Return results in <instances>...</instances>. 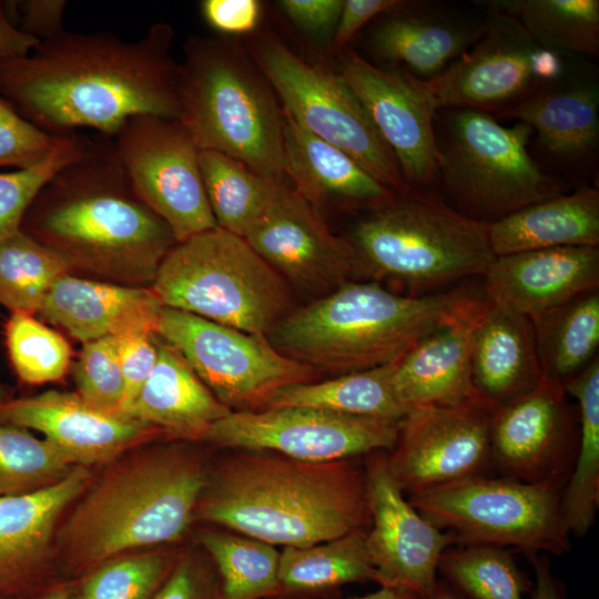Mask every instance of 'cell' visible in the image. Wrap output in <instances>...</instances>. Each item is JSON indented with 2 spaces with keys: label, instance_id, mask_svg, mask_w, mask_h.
Instances as JSON below:
<instances>
[{
  "label": "cell",
  "instance_id": "1",
  "mask_svg": "<svg viewBox=\"0 0 599 599\" xmlns=\"http://www.w3.org/2000/svg\"><path fill=\"white\" fill-rule=\"evenodd\" d=\"M173 38L166 23L130 42L65 30L24 58L0 60V97L55 136L88 128L112 138L135 115L180 119Z\"/></svg>",
  "mask_w": 599,
  "mask_h": 599
},
{
  "label": "cell",
  "instance_id": "2",
  "mask_svg": "<svg viewBox=\"0 0 599 599\" xmlns=\"http://www.w3.org/2000/svg\"><path fill=\"white\" fill-rule=\"evenodd\" d=\"M194 518L283 547L367 531L364 458L312 463L236 449L209 467Z\"/></svg>",
  "mask_w": 599,
  "mask_h": 599
},
{
  "label": "cell",
  "instance_id": "3",
  "mask_svg": "<svg viewBox=\"0 0 599 599\" xmlns=\"http://www.w3.org/2000/svg\"><path fill=\"white\" fill-rule=\"evenodd\" d=\"M22 230L71 260L140 268L152 276L176 241L135 194L112 139L87 136L83 151L44 184ZM153 281V280H152Z\"/></svg>",
  "mask_w": 599,
  "mask_h": 599
},
{
  "label": "cell",
  "instance_id": "4",
  "mask_svg": "<svg viewBox=\"0 0 599 599\" xmlns=\"http://www.w3.org/2000/svg\"><path fill=\"white\" fill-rule=\"evenodd\" d=\"M485 294L459 287L412 297L345 282L291 309L267 339L315 373L343 375L396 363L420 339L475 309Z\"/></svg>",
  "mask_w": 599,
  "mask_h": 599
},
{
  "label": "cell",
  "instance_id": "5",
  "mask_svg": "<svg viewBox=\"0 0 599 599\" xmlns=\"http://www.w3.org/2000/svg\"><path fill=\"white\" fill-rule=\"evenodd\" d=\"M209 467L180 445L122 461L79 502L59 548L72 566L88 568L129 549L179 541L195 517Z\"/></svg>",
  "mask_w": 599,
  "mask_h": 599
},
{
  "label": "cell",
  "instance_id": "6",
  "mask_svg": "<svg viewBox=\"0 0 599 599\" xmlns=\"http://www.w3.org/2000/svg\"><path fill=\"white\" fill-rule=\"evenodd\" d=\"M179 98L180 120L200 151L221 152L282 182L286 175L283 112L264 74L234 44L189 39L180 65Z\"/></svg>",
  "mask_w": 599,
  "mask_h": 599
},
{
  "label": "cell",
  "instance_id": "7",
  "mask_svg": "<svg viewBox=\"0 0 599 599\" xmlns=\"http://www.w3.org/2000/svg\"><path fill=\"white\" fill-rule=\"evenodd\" d=\"M435 191L461 214L490 224L519 209L566 193L531 154L532 130L502 125L471 109H439L434 121Z\"/></svg>",
  "mask_w": 599,
  "mask_h": 599
},
{
  "label": "cell",
  "instance_id": "8",
  "mask_svg": "<svg viewBox=\"0 0 599 599\" xmlns=\"http://www.w3.org/2000/svg\"><path fill=\"white\" fill-rule=\"evenodd\" d=\"M347 240L357 265L419 286L484 276L496 258L489 224L456 211L436 191L408 189L370 207Z\"/></svg>",
  "mask_w": 599,
  "mask_h": 599
},
{
  "label": "cell",
  "instance_id": "9",
  "mask_svg": "<svg viewBox=\"0 0 599 599\" xmlns=\"http://www.w3.org/2000/svg\"><path fill=\"white\" fill-rule=\"evenodd\" d=\"M152 291L164 307L256 335L267 336L291 311L285 280L244 237L220 227L175 243Z\"/></svg>",
  "mask_w": 599,
  "mask_h": 599
},
{
  "label": "cell",
  "instance_id": "10",
  "mask_svg": "<svg viewBox=\"0 0 599 599\" xmlns=\"http://www.w3.org/2000/svg\"><path fill=\"white\" fill-rule=\"evenodd\" d=\"M562 489L486 475L406 497L426 520L451 534L455 545L514 549L529 559L542 551L561 556L571 549Z\"/></svg>",
  "mask_w": 599,
  "mask_h": 599
},
{
  "label": "cell",
  "instance_id": "11",
  "mask_svg": "<svg viewBox=\"0 0 599 599\" xmlns=\"http://www.w3.org/2000/svg\"><path fill=\"white\" fill-rule=\"evenodd\" d=\"M255 59L284 112L301 126L347 153L393 192L408 190L393 152L338 72L304 61L276 40H261Z\"/></svg>",
  "mask_w": 599,
  "mask_h": 599
},
{
  "label": "cell",
  "instance_id": "12",
  "mask_svg": "<svg viewBox=\"0 0 599 599\" xmlns=\"http://www.w3.org/2000/svg\"><path fill=\"white\" fill-rule=\"evenodd\" d=\"M177 351L211 393L232 412L262 410L290 385L309 383L317 373L250 334L162 306L155 328Z\"/></svg>",
  "mask_w": 599,
  "mask_h": 599
},
{
  "label": "cell",
  "instance_id": "13",
  "mask_svg": "<svg viewBox=\"0 0 599 599\" xmlns=\"http://www.w3.org/2000/svg\"><path fill=\"white\" fill-rule=\"evenodd\" d=\"M484 12L485 27L476 41L427 82L437 110L471 109L497 118L559 77L573 59L540 47L512 17L486 8Z\"/></svg>",
  "mask_w": 599,
  "mask_h": 599
},
{
  "label": "cell",
  "instance_id": "14",
  "mask_svg": "<svg viewBox=\"0 0 599 599\" xmlns=\"http://www.w3.org/2000/svg\"><path fill=\"white\" fill-rule=\"evenodd\" d=\"M111 139L135 194L176 243L217 227L201 176L200 150L180 119L135 115Z\"/></svg>",
  "mask_w": 599,
  "mask_h": 599
},
{
  "label": "cell",
  "instance_id": "15",
  "mask_svg": "<svg viewBox=\"0 0 599 599\" xmlns=\"http://www.w3.org/2000/svg\"><path fill=\"white\" fill-rule=\"evenodd\" d=\"M400 423L312 407L231 412L212 426L204 441L326 463L389 451Z\"/></svg>",
  "mask_w": 599,
  "mask_h": 599
},
{
  "label": "cell",
  "instance_id": "16",
  "mask_svg": "<svg viewBox=\"0 0 599 599\" xmlns=\"http://www.w3.org/2000/svg\"><path fill=\"white\" fill-rule=\"evenodd\" d=\"M496 406L480 397L455 406L410 409L387 453L406 496L491 471L490 428Z\"/></svg>",
  "mask_w": 599,
  "mask_h": 599
},
{
  "label": "cell",
  "instance_id": "17",
  "mask_svg": "<svg viewBox=\"0 0 599 599\" xmlns=\"http://www.w3.org/2000/svg\"><path fill=\"white\" fill-rule=\"evenodd\" d=\"M573 416L564 385L546 376L497 406L490 428L493 474L565 487L579 439Z\"/></svg>",
  "mask_w": 599,
  "mask_h": 599
},
{
  "label": "cell",
  "instance_id": "18",
  "mask_svg": "<svg viewBox=\"0 0 599 599\" xmlns=\"http://www.w3.org/2000/svg\"><path fill=\"white\" fill-rule=\"evenodd\" d=\"M364 465L372 516L366 545L375 581L423 599L436 588L440 557L455 539L408 501L390 473L387 451L366 455Z\"/></svg>",
  "mask_w": 599,
  "mask_h": 599
},
{
  "label": "cell",
  "instance_id": "19",
  "mask_svg": "<svg viewBox=\"0 0 599 599\" xmlns=\"http://www.w3.org/2000/svg\"><path fill=\"white\" fill-rule=\"evenodd\" d=\"M337 72L357 95L413 190L435 191L437 111L427 82L345 50Z\"/></svg>",
  "mask_w": 599,
  "mask_h": 599
},
{
  "label": "cell",
  "instance_id": "20",
  "mask_svg": "<svg viewBox=\"0 0 599 599\" xmlns=\"http://www.w3.org/2000/svg\"><path fill=\"white\" fill-rule=\"evenodd\" d=\"M496 119L527 124L551 170L578 186L597 174L599 78L592 61L571 59L559 77Z\"/></svg>",
  "mask_w": 599,
  "mask_h": 599
},
{
  "label": "cell",
  "instance_id": "21",
  "mask_svg": "<svg viewBox=\"0 0 599 599\" xmlns=\"http://www.w3.org/2000/svg\"><path fill=\"white\" fill-rule=\"evenodd\" d=\"M244 238L284 280L311 292H332L357 266L348 240L295 189L284 186Z\"/></svg>",
  "mask_w": 599,
  "mask_h": 599
},
{
  "label": "cell",
  "instance_id": "22",
  "mask_svg": "<svg viewBox=\"0 0 599 599\" xmlns=\"http://www.w3.org/2000/svg\"><path fill=\"white\" fill-rule=\"evenodd\" d=\"M485 13V12H484ZM377 21L367 47L384 69L429 82L441 75L481 33L486 13L437 1H400Z\"/></svg>",
  "mask_w": 599,
  "mask_h": 599
},
{
  "label": "cell",
  "instance_id": "23",
  "mask_svg": "<svg viewBox=\"0 0 599 599\" xmlns=\"http://www.w3.org/2000/svg\"><path fill=\"white\" fill-rule=\"evenodd\" d=\"M0 422L40 432L75 466L113 460L159 433L119 413L100 409L78 394L48 390L0 404Z\"/></svg>",
  "mask_w": 599,
  "mask_h": 599
},
{
  "label": "cell",
  "instance_id": "24",
  "mask_svg": "<svg viewBox=\"0 0 599 599\" xmlns=\"http://www.w3.org/2000/svg\"><path fill=\"white\" fill-rule=\"evenodd\" d=\"M484 278L489 302L532 319L598 290L599 247L561 246L496 256Z\"/></svg>",
  "mask_w": 599,
  "mask_h": 599
},
{
  "label": "cell",
  "instance_id": "25",
  "mask_svg": "<svg viewBox=\"0 0 599 599\" xmlns=\"http://www.w3.org/2000/svg\"><path fill=\"white\" fill-rule=\"evenodd\" d=\"M488 304L486 298L464 317L430 333L395 363L394 388L407 412L455 406L478 397L471 377V352L475 331Z\"/></svg>",
  "mask_w": 599,
  "mask_h": 599
},
{
  "label": "cell",
  "instance_id": "26",
  "mask_svg": "<svg viewBox=\"0 0 599 599\" xmlns=\"http://www.w3.org/2000/svg\"><path fill=\"white\" fill-rule=\"evenodd\" d=\"M162 304L152 290L64 274L39 311L83 344L134 332L155 333Z\"/></svg>",
  "mask_w": 599,
  "mask_h": 599
},
{
  "label": "cell",
  "instance_id": "27",
  "mask_svg": "<svg viewBox=\"0 0 599 599\" xmlns=\"http://www.w3.org/2000/svg\"><path fill=\"white\" fill-rule=\"evenodd\" d=\"M231 412L177 351L158 339V359L151 375L120 414L175 438L204 441L212 426Z\"/></svg>",
  "mask_w": 599,
  "mask_h": 599
},
{
  "label": "cell",
  "instance_id": "28",
  "mask_svg": "<svg viewBox=\"0 0 599 599\" xmlns=\"http://www.w3.org/2000/svg\"><path fill=\"white\" fill-rule=\"evenodd\" d=\"M542 376L531 321L489 302L473 342L477 396L497 407L535 387Z\"/></svg>",
  "mask_w": 599,
  "mask_h": 599
},
{
  "label": "cell",
  "instance_id": "29",
  "mask_svg": "<svg viewBox=\"0 0 599 599\" xmlns=\"http://www.w3.org/2000/svg\"><path fill=\"white\" fill-rule=\"evenodd\" d=\"M91 481L85 466H74L45 487L0 496V587L31 573L49 552L62 511Z\"/></svg>",
  "mask_w": 599,
  "mask_h": 599
},
{
  "label": "cell",
  "instance_id": "30",
  "mask_svg": "<svg viewBox=\"0 0 599 599\" xmlns=\"http://www.w3.org/2000/svg\"><path fill=\"white\" fill-rule=\"evenodd\" d=\"M285 172L311 201L374 207L397 193L372 176L352 156L321 140L283 111Z\"/></svg>",
  "mask_w": 599,
  "mask_h": 599
},
{
  "label": "cell",
  "instance_id": "31",
  "mask_svg": "<svg viewBox=\"0 0 599 599\" xmlns=\"http://www.w3.org/2000/svg\"><path fill=\"white\" fill-rule=\"evenodd\" d=\"M496 256L561 246L599 247V191L593 185L530 204L489 224Z\"/></svg>",
  "mask_w": 599,
  "mask_h": 599
},
{
  "label": "cell",
  "instance_id": "32",
  "mask_svg": "<svg viewBox=\"0 0 599 599\" xmlns=\"http://www.w3.org/2000/svg\"><path fill=\"white\" fill-rule=\"evenodd\" d=\"M366 532L353 531L305 547H283L278 598L307 599L347 583L375 581Z\"/></svg>",
  "mask_w": 599,
  "mask_h": 599
},
{
  "label": "cell",
  "instance_id": "33",
  "mask_svg": "<svg viewBox=\"0 0 599 599\" xmlns=\"http://www.w3.org/2000/svg\"><path fill=\"white\" fill-rule=\"evenodd\" d=\"M394 370L395 363L322 382L290 385L277 390L264 409L312 407L400 423L408 412L395 393Z\"/></svg>",
  "mask_w": 599,
  "mask_h": 599
},
{
  "label": "cell",
  "instance_id": "34",
  "mask_svg": "<svg viewBox=\"0 0 599 599\" xmlns=\"http://www.w3.org/2000/svg\"><path fill=\"white\" fill-rule=\"evenodd\" d=\"M579 405V439L571 474L562 489L561 510L570 535L583 537L599 507V358L564 383Z\"/></svg>",
  "mask_w": 599,
  "mask_h": 599
},
{
  "label": "cell",
  "instance_id": "35",
  "mask_svg": "<svg viewBox=\"0 0 599 599\" xmlns=\"http://www.w3.org/2000/svg\"><path fill=\"white\" fill-rule=\"evenodd\" d=\"M478 6L516 19L542 48L588 61L599 55L598 0H493Z\"/></svg>",
  "mask_w": 599,
  "mask_h": 599
},
{
  "label": "cell",
  "instance_id": "36",
  "mask_svg": "<svg viewBox=\"0 0 599 599\" xmlns=\"http://www.w3.org/2000/svg\"><path fill=\"white\" fill-rule=\"evenodd\" d=\"M530 321L544 376L564 385L598 356V290L576 296Z\"/></svg>",
  "mask_w": 599,
  "mask_h": 599
},
{
  "label": "cell",
  "instance_id": "37",
  "mask_svg": "<svg viewBox=\"0 0 599 599\" xmlns=\"http://www.w3.org/2000/svg\"><path fill=\"white\" fill-rule=\"evenodd\" d=\"M201 176L217 227L244 237L284 187L221 152H199Z\"/></svg>",
  "mask_w": 599,
  "mask_h": 599
},
{
  "label": "cell",
  "instance_id": "38",
  "mask_svg": "<svg viewBox=\"0 0 599 599\" xmlns=\"http://www.w3.org/2000/svg\"><path fill=\"white\" fill-rule=\"evenodd\" d=\"M200 545L220 579L222 599H277L280 551L229 529H202Z\"/></svg>",
  "mask_w": 599,
  "mask_h": 599
},
{
  "label": "cell",
  "instance_id": "39",
  "mask_svg": "<svg viewBox=\"0 0 599 599\" xmlns=\"http://www.w3.org/2000/svg\"><path fill=\"white\" fill-rule=\"evenodd\" d=\"M70 261L21 229L0 238V305L12 313L39 312Z\"/></svg>",
  "mask_w": 599,
  "mask_h": 599
},
{
  "label": "cell",
  "instance_id": "40",
  "mask_svg": "<svg viewBox=\"0 0 599 599\" xmlns=\"http://www.w3.org/2000/svg\"><path fill=\"white\" fill-rule=\"evenodd\" d=\"M438 572L463 599H524L531 588L512 551L483 545H451L441 555Z\"/></svg>",
  "mask_w": 599,
  "mask_h": 599
},
{
  "label": "cell",
  "instance_id": "41",
  "mask_svg": "<svg viewBox=\"0 0 599 599\" xmlns=\"http://www.w3.org/2000/svg\"><path fill=\"white\" fill-rule=\"evenodd\" d=\"M71 460L27 428L0 422V496L29 493L65 477Z\"/></svg>",
  "mask_w": 599,
  "mask_h": 599
},
{
  "label": "cell",
  "instance_id": "42",
  "mask_svg": "<svg viewBox=\"0 0 599 599\" xmlns=\"http://www.w3.org/2000/svg\"><path fill=\"white\" fill-rule=\"evenodd\" d=\"M6 343L14 370L26 383L59 380L70 366L68 342L29 313L11 314L6 325Z\"/></svg>",
  "mask_w": 599,
  "mask_h": 599
},
{
  "label": "cell",
  "instance_id": "43",
  "mask_svg": "<svg viewBox=\"0 0 599 599\" xmlns=\"http://www.w3.org/2000/svg\"><path fill=\"white\" fill-rule=\"evenodd\" d=\"M176 559L153 551L109 560L82 581L78 599H152Z\"/></svg>",
  "mask_w": 599,
  "mask_h": 599
},
{
  "label": "cell",
  "instance_id": "44",
  "mask_svg": "<svg viewBox=\"0 0 599 599\" xmlns=\"http://www.w3.org/2000/svg\"><path fill=\"white\" fill-rule=\"evenodd\" d=\"M87 136L74 133L39 164L0 173V238L19 230L31 203L62 166L81 154Z\"/></svg>",
  "mask_w": 599,
  "mask_h": 599
},
{
  "label": "cell",
  "instance_id": "45",
  "mask_svg": "<svg viewBox=\"0 0 599 599\" xmlns=\"http://www.w3.org/2000/svg\"><path fill=\"white\" fill-rule=\"evenodd\" d=\"M72 370L80 397L100 409L120 412L124 383L116 337L84 343Z\"/></svg>",
  "mask_w": 599,
  "mask_h": 599
},
{
  "label": "cell",
  "instance_id": "46",
  "mask_svg": "<svg viewBox=\"0 0 599 599\" xmlns=\"http://www.w3.org/2000/svg\"><path fill=\"white\" fill-rule=\"evenodd\" d=\"M69 136L44 132L0 97V167L21 170L34 166L57 151Z\"/></svg>",
  "mask_w": 599,
  "mask_h": 599
},
{
  "label": "cell",
  "instance_id": "47",
  "mask_svg": "<svg viewBox=\"0 0 599 599\" xmlns=\"http://www.w3.org/2000/svg\"><path fill=\"white\" fill-rule=\"evenodd\" d=\"M152 599H222L211 559L195 552L177 558Z\"/></svg>",
  "mask_w": 599,
  "mask_h": 599
},
{
  "label": "cell",
  "instance_id": "48",
  "mask_svg": "<svg viewBox=\"0 0 599 599\" xmlns=\"http://www.w3.org/2000/svg\"><path fill=\"white\" fill-rule=\"evenodd\" d=\"M118 338L124 383L121 413L139 394L158 359V338L153 332H134Z\"/></svg>",
  "mask_w": 599,
  "mask_h": 599
},
{
  "label": "cell",
  "instance_id": "49",
  "mask_svg": "<svg viewBox=\"0 0 599 599\" xmlns=\"http://www.w3.org/2000/svg\"><path fill=\"white\" fill-rule=\"evenodd\" d=\"M16 26L28 35L44 42L64 32V0L6 1Z\"/></svg>",
  "mask_w": 599,
  "mask_h": 599
},
{
  "label": "cell",
  "instance_id": "50",
  "mask_svg": "<svg viewBox=\"0 0 599 599\" xmlns=\"http://www.w3.org/2000/svg\"><path fill=\"white\" fill-rule=\"evenodd\" d=\"M280 7L302 31L316 40L333 38L344 0H282Z\"/></svg>",
  "mask_w": 599,
  "mask_h": 599
},
{
  "label": "cell",
  "instance_id": "51",
  "mask_svg": "<svg viewBox=\"0 0 599 599\" xmlns=\"http://www.w3.org/2000/svg\"><path fill=\"white\" fill-rule=\"evenodd\" d=\"M200 7L206 23L229 35L253 31L261 18V3L256 0H203Z\"/></svg>",
  "mask_w": 599,
  "mask_h": 599
},
{
  "label": "cell",
  "instance_id": "52",
  "mask_svg": "<svg viewBox=\"0 0 599 599\" xmlns=\"http://www.w3.org/2000/svg\"><path fill=\"white\" fill-rule=\"evenodd\" d=\"M398 0H344L343 9L333 34L334 50H342L358 30L392 9Z\"/></svg>",
  "mask_w": 599,
  "mask_h": 599
},
{
  "label": "cell",
  "instance_id": "53",
  "mask_svg": "<svg viewBox=\"0 0 599 599\" xmlns=\"http://www.w3.org/2000/svg\"><path fill=\"white\" fill-rule=\"evenodd\" d=\"M40 42L21 31L12 21L6 1H0V60L24 58Z\"/></svg>",
  "mask_w": 599,
  "mask_h": 599
},
{
  "label": "cell",
  "instance_id": "54",
  "mask_svg": "<svg viewBox=\"0 0 599 599\" xmlns=\"http://www.w3.org/2000/svg\"><path fill=\"white\" fill-rule=\"evenodd\" d=\"M535 569V585L531 599H566L562 585L551 572L547 555H537L528 559Z\"/></svg>",
  "mask_w": 599,
  "mask_h": 599
},
{
  "label": "cell",
  "instance_id": "55",
  "mask_svg": "<svg viewBox=\"0 0 599 599\" xmlns=\"http://www.w3.org/2000/svg\"><path fill=\"white\" fill-rule=\"evenodd\" d=\"M278 599H290V598H278ZM349 599H419L416 595L410 591L380 587V589L370 592L362 597H355Z\"/></svg>",
  "mask_w": 599,
  "mask_h": 599
},
{
  "label": "cell",
  "instance_id": "56",
  "mask_svg": "<svg viewBox=\"0 0 599 599\" xmlns=\"http://www.w3.org/2000/svg\"><path fill=\"white\" fill-rule=\"evenodd\" d=\"M423 599H463L446 582L438 581L434 591Z\"/></svg>",
  "mask_w": 599,
  "mask_h": 599
},
{
  "label": "cell",
  "instance_id": "57",
  "mask_svg": "<svg viewBox=\"0 0 599 599\" xmlns=\"http://www.w3.org/2000/svg\"><path fill=\"white\" fill-rule=\"evenodd\" d=\"M42 599H71V597L67 590L61 589V590H55V591L50 592Z\"/></svg>",
  "mask_w": 599,
  "mask_h": 599
},
{
  "label": "cell",
  "instance_id": "58",
  "mask_svg": "<svg viewBox=\"0 0 599 599\" xmlns=\"http://www.w3.org/2000/svg\"><path fill=\"white\" fill-rule=\"evenodd\" d=\"M4 390L2 389L1 385H0V404L4 403Z\"/></svg>",
  "mask_w": 599,
  "mask_h": 599
}]
</instances>
